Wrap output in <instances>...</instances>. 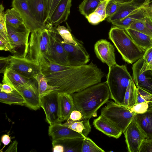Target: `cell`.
Masks as SVG:
<instances>
[{
    "instance_id": "d590c367",
    "label": "cell",
    "mask_w": 152,
    "mask_h": 152,
    "mask_svg": "<svg viewBox=\"0 0 152 152\" xmlns=\"http://www.w3.org/2000/svg\"><path fill=\"white\" fill-rule=\"evenodd\" d=\"M128 28L142 33L151 37L150 34L146 27L144 18L134 21Z\"/></svg>"
},
{
    "instance_id": "277c9868",
    "label": "cell",
    "mask_w": 152,
    "mask_h": 152,
    "mask_svg": "<svg viewBox=\"0 0 152 152\" xmlns=\"http://www.w3.org/2000/svg\"><path fill=\"white\" fill-rule=\"evenodd\" d=\"M136 113L112 100L102 108L100 115L124 133Z\"/></svg>"
},
{
    "instance_id": "74e56055",
    "label": "cell",
    "mask_w": 152,
    "mask_h": 152,
    "mask_svg": "<svg viewBox=\"0 0 152 152\" xmlns=\"http://www.w3.org/2000/svg\"><path fill=\"white\" fill-rule=\"evenodd\" d=\"M61 0H45L47 12L48 22ZM46 22V23H47Z\"/></svg>"
},
{
    "instance_id": "3957f363",
    "label": "cell",
    "mask_w": 152,
    "mask_h": 152,
    "mask_svg": "<svg viewBox=\"0 0 152 152\" xmlns=\"http://www.w3.org/2000/svg\"><path fill=\"white\" fill-rule=\"evenodd\" d=\"M133 80L125 65L117 64L109 67L106 81L108 87L111 99L123 105L125 93L130 80Z\"/></svg>"
},
{
    "instance_id": "c3c4849f",
    "label": "cell",
    "mask_w": 152,
    "mask_h": 152,
    "mask_svg": "<svg viewBox=\"0 0 152 152\" xmlns=\"http://www.w3.org/2000/svg\"><path fill=\"white\" fill-rule=\"evenodd\" d=\"M0 92L6 93L12 92L14 90L11 86L6 83H1L0 85Z\"/></svg>"
},
{
    "instance_id": "b9f144b4",
    "label": "cell",
    "mask_w": 152,
    "mask_h": 152,
    "mask_svg": "<svg viewBox=\"0 0 152 152\" xmlns=\"http://www.w3.org/2000/svg\"><path fill=\"white\" fill-rule=\"evenodd\" d=\"M150 104L146 102L137 103L129 109L132 112L136 113L142 114L148 111Z\"/></svg>"
},
{
    "instance_id": "d6986e66",
    "label": "cell",
    "mask_w": 152,
    "mask_h": 152,
    "mask_svg": "<svg viewBox=\"0 0 152 152\" xmlns=\"http://www.w3.org/2000/svg\"><path fill=\"white\" fill-rule=\"evenodd\" d=\"M150 2L149 0H146L142 4H137L133 2L128 3L118 4L116 11L113 15L107 18V20L111 23L124 18L133 12L147 7Z\"/></svg>"
},
{
    "instance_id": "7dc6e473",
    "label": "cell",
    "mask_w": 152,
    "mask_h": 152,
    "mask_svg": "<svg viewBox=\"0 0 152 152\" xmlns=\"http://www.w3.org/2000/svg\"><path fill=\"white\" fill-rule=\"evenodd\" d=\"M0 50L11 52V48L9 42L2 36L0 35Z\"/></svg>"
},
{
    "instance_id": "681fc988",
    "label": "cell",
    "mask_w": 152,
    "mask_h": 152,
    "mask_svg": "<svg viewBox=\"0 0 152 152\" xmlns=\"http://www.w3.org/2000/svg\"><path fill=\"white\" fill-rule=\"evenodd\" d=\"M144 21L146 27L152 38V20L148 16L144 18Z\"/></svg>"
},
{
    "instance_id": "e575fe53",
    "label": "cell",
    "mask_w": 152,
    "mask_h": 152,
    "mask_svg": "<svg viewBox=\"0 0 152 152\" xmlns=\"http://www.w3.org/2000/svg\"><path fill=\"white\" fill-rule=\"evenodd\" d=\"M5 12L4 7L1 4L0 5V35L2 36L9 42Z\"/></svg>"
},
{
    "instance_id": "f35d334b",
    "label": "cell",
    "mask_w": 152,
    "mask_h": 152,
    "mask_svg": "<svg viewBox=\"0 0 152 152\" xmlns=\"http://www.w3.org/2000/svg\"><path fill=\"white\" fill-rule=\"evenodd\" d=\"M85 118V117L83 113L80 111L75 108L71 112L66 122H75L81 121Z\"/></svg>"
},
{
    "instance_id": "4dcf8cb0",
    "label": "cell",
    "mask_w": 152,
    "mask_h": 152,
    "mask_svg": "<svg viewBox=\"0 0 152 152\" xmlns=\"http://www.w3.org/2000/svg\"><path fill=\"white\" fill-rule=\"evenodd\" d=\"M103 0H83L79 6L80 13L85 17L94 12Z\"/></svg>"
},
{
    "instance_id": "5bb4252c",
    "label": "cell",
    "mask_w": 152,
    "mask_h": 152,
    "mask_svg": "<svg viewBox=\"0 0 152 152\" xmlns=\"http://www.w3.org/2000/svg\"><path fill=\"white\" fill-rule=\"evenodd\" d=\"M12 6L20 13L23 19L25 25L31 32L38 29L45 28V26L37 21L30 11L27 1L13 0Z\"/></svg>"
},
{
    "instance_id": "cb8c5ba5",
    "label": "cell",
    "mask_w": 152,
    "mask_h": 152,
    "mask_svg": "<svg viewBox=\"0 0 152 152\" xmlns=\"http://www.w3.org/2000/svg\"><path fill=\"white\" fill-rule=\"evenodd\" d=\"M125 30L134 42L140 47L146 50L152 47V38L149 36L129 28Z\"/></svg>"
},
{
    "instance_id": "d6a6232c",
    "label": "cell",
    "mask_w": 152,
    "mask_h": 152,
    "mask_svg": "<svg viewBox=\"0 0 152 152\" xmlns=\"http://www.w3.org/2000/svg\"><path fill=\"white\" fill-rule=\"evenodd\" d=\"M103 149L96 145L90 138H83L81 152H104Z\"/></svg>"
},
{
    "instance_id": "7bdbcfd3",
    "label": "cell",
    "mask_w": 152,
    "mask_h": 152,
    "mask_svg": "<svg viewBox=\"0 0 152 152\" xmlns=\"http://www.w3.org/2000/svg\"><path fill=\"white\" fill-rule=\"evenodd\" d=\"M118 4L112 0H109L107 5L106 12L107 18L114 14L116 11Z\"/></svg>"
},
{
    "instance_id": "8992f818",
    "label": "cell",
    "mask_w": 152,
    "mask_h": 152,
    "mask_svg": "<svg viewBox=\"0 0 152 152\" xmlns=\"http://www.w3.org/2000/svg\"><path fill=\"white\" fill-rule=\"evenodd\" d=\"M11 52L25 58L28 50L29 36L31 32L25 24L14 27L6 23Z\"/></svg>"
},
{
    "instance_id": "bcb514c9",
    "label": "cell",
    "mask_w": 152,
    "mask_h": 152,
    "mask_svg": "<svg viewBox=\"0 0 152 152\" xmlns=\"http://www.w3.org/2000/svg\"><path fill=\"white\" fill-rule=\"evenodd\" d=\"M10 56H1L0 58V72L3 73L6 69L9 66L10 63Z\"/></svg>"
},
{
    "instance_id": "ee69618b",
    "label": "cell",
    "mask_w": 152,
    "mask_h": 152,
    "mask_svg": "<svg viewBox=\"0 0 152 152\" xmlns=\"http://www.w3.org/2000/svg\"><path fill=\"white\" fill-rule=\"evenodd\" d=\"M152 152V138H145L142 142L139 152Z\"/></svg>"
},
{
    "instance_id": "ba28073f",
    "label": "cell",
    "mask_w": 152,
    "mask_h": 152,
    "mask_svg": "<svg viewBox=\"0 0 152 152\" xmlns=\"http://www.w3.org/2000/svg\"><path fill=\"white\" fill-rule=\"evenodd\" d=\"M10 56V64L7 68L28 78H34L41 70V66L37 64L26 58L15 55Z\"/></svg>"
},
{
    "instance_id": "2e32d148",
    "label": "cell",
    "mask_w": 152,
    "mask_h": 152,
    "mask_svg": "<svg viewBox=\"0 0 152 152\" xmlns=\"http://www.w3.org/2000/svg\"><path fill=\"white\" fill-rule=\"evenodd\" d=\"M94 51L97 57L110 67L117 64L113 46L106 39L98 41L94 45Z\"/></svg>"
},
{
    "instance_id": "db71d44e",
    "label": "cell",
    "mask_w": 152,
    "mask_h": 152,
    "mask_svg": "<svg viewBox=\"0 0 152 152\" xmlns=\"http://www.w3.org/2000/svg\"><path fill=\"white\" fill-rule=\"evenodd\" d=\"M147 16L152 20V1H151L146 8Z\"/></svg>"
},
{
    "instance_id": "1f68e13d",
    "label": "cell",
    "mask_w": 152,
    "mask_h": 152,
    "mask_svg": "<svg viewBox=\"0 0 152 152\" xmlns=\"http://www.w3.org/2000/svg\"><path fill=\"white\" fill-rule=\"evenodd\" d=\"M56 29L64 43L76 45L80 43L73 36L69 30L64 26L58 25Z\"/></svg>"
},
{
    "instance_id": "e0dca14e",
    "label": "cell",
    "mask_w": 152,
    "mask_h": 152,
    "mask_svg": "<svg viewBox=\"0 0 152 152\" xmlns=\"http://www.w3.org/2000/svg\"><path fill=\"white\" fill-rule=\"evenodd\" d=\"M71 6L72 0H61L50 19L46 23L45 28L48 29L56 28L58 25L66 21L69 15Z\"/></svg>"
},
{
    "instance_id": "7a4b0ae2",
    "label": "cell",
    "mask_w": 152,
    "mask_h": 152,
    "mask_svg": "<svg viewBox=\"0 0 152 152\" xmlns=\"http://www.w3.org/2000/svg\"><path fill=\"white\" fill-rule=\"evenodd\" d=\"M109 37L123 60L129 64L142 58L146 51L136 44L125 29L114 26L110 30Z\"/></svg>"
},
{
    "instance_id": "9f6ffc18",
    "label": "cell",
    "mask_w": 152,
    "mask_h": 152,
    "mask_svg": "<svg viewBox=\"0 0 152 152\" xmlns=\"http://www.w3.org/2000/svg\"><path fill=\"white\" fill-rule=\"evenodd\" d=\"M146 0H134L133 2L137 4H142ZM150 0V1H152V0Z\"/></svg>"
},
{
    "instance_id": "9a60e30c",
    "label": "cell",
    "mask_w": 152,
    "mask_h": 152,
    "mask_svg": "<svg viewBox=\"0 0 152 152\" xmlns=\"http://www.w3.org/2000/svg\"><path fill=\"white\" fill-rule=\"evenodd\" d=\"M49 135L52 138V144L63 140L84 138L78 133L67 126L58 122L50 125L48 127Z\"/></svg>"
},
{
    "instance_id": "484cf974",
    "label": "cell",
    "mask_w": 152,
    "mask_h": 152,
    "mask_svg": "<svg viewBox=\"0 0 152 152\" xmlns=\"http://www.w3.org/2000/svg\"><path fill=\"white\" fill-rule=\"evenodd\" d=\"M137 121L147 135V138H152V116L148 111L142 114L136 113Z\"/></svg>"
},
{
    "instance_id": "ac0fdd59",
    "label": "cell",
    "mask_w": 152,
    "mask_h": 152,
    "mask_svg": "<svg viewBox=\"0 0 152 152\" xmlns=\"http://www.w3.org/2000/svg\"><path fill=\"white\" fill-rule=\"evenodd\" d=\"M59 118L60 122L67 120L75 107L71 94L58 93Z\"/></svg>"
},
{
    "instance_id": "836d02e7",
    "label": "cell",
    "mask_w": 152,
    "mask_h": 152,
    "mask_svg": "<svg viewBox=\"0 0 152 152\" xmlns=\"http://www.w3.org/2000/svg\"><path fill=\"white\" fill-rule=\"evenodd\" d=\"M73 66L61 65L49 61H48V65L46 67L41 69V70L42 72L45 75L67 69Z\"/></svg>"
},
{
    "instance_id": "4316f807",
    "label": "cell",
    "mask_w": 152,
    "mask_h": 152,
    "mask_svg": "<svg viewBox=\"0 0 152 152\" xmlns=\"http://www.w3.org/2000/svg\"><path fill=\"white\" fill-rule=\"evenodd\" d=\"M89 119L85 118L81 121L74 122H66L64 125L82 135L84 138L87 137L91 131V127Z\"/></svg>"
},
{
    "instance_id": "7c38bea8",
    "label": "cell",
    "mask_w": 152,
    "mask_h": 152,
    "mask_svg": "<svg viewBox=\"0 0 152 152\" xmlns=\"http://www.w3.org/2000/svg\"><path fill=\"white\" fill-rule=\"evenodd\" d=\"M41 107L44 111L46 121L50 125L60 122L58 92L53 91L41 97Z\"/></svg>"
},
{
    "instance_id": "83f0119b",
    "label": "cell",
    "mask_w": 152,
    "mask_h": 152,
    "mask_svg": "<svg viewBox=\"0 0 152 152\" xmlns=\"http://www.w3.org/2000/svg\"><path fill=\"white\" fill-rule=\"evenodd\" d=\"M38 84V88L40 98L53 91H56V88L49 84L45 76L41 70L34 77Z\"/></svg>"
},
{
    "instance_id": "d4e9b609",
    "label": "cell",
    "mask_w": 152,
    "mask_h": 152,
    "mask_svg": "<svg viewBox=\"0 0 152 152\" xmlns=\"http://www.w3.org/2000/svg\"><path fill=\"white\" fill-rule=\"evenodd\" d=\"M137 88L133 80H130L127 88L123 106L130 108L137 103Z\"/></svg>"
},
{
    "instance_id": "f1b7e54d",
    "label": "cell",
    "mask_w": 152,
    "mask_h": 152,
    "mask_svg": "<svg viewBox=\"0 0 152 152\" xmlns=\"http://www.w3.org/2000/svg\"><path fill=\"white\" fill-rule=\"evenodd\" d=\"M0 102L10 105L13 104L23 106L25 104L23 98L20 93L16 90L10 93L0 92Z\"/></svg>"
},
{
    "instance_id": "f5cc1de1",
    "label": "cell",
    "mask_w": 152,
    "mask_h": 152,
    "mask_svg": "<svg viewBox=\"0 0 152 152\" xmlns=\"http://www.w3.org/2000/svg\"><path fill=\"white\" fill-rule=\"evenodd\" d=\"M53 152H64V146L60 144H56L53 146Z\"/></svg>"
},
{
    "instance_id": "4fadbf2b",
    "label": "cell",
    "mask_w": 152,
    "mask_h": 152,
    "mask_svg": "<svg viewBox=\"0 0 152 152\" xmlns=\"http://www.w3.org/2000/svg\"><path fill=\"white\" fill-rule=\"evenodd\" d=\"M25 101L24 105L36 110L41 107V98L37 87L35 84L30 81L27 83L17 88Z\"/></svg>"
},
{
    "instance_id": "816d5d0a",
    "label": "cell",
    "mask_w": 152,
    "mask_h": 152,
    "mask_svg": "<svg viewBox=\"0 0 152 152\" xmlns=\"http://www.w3.org/2000/svg\"><path fill=\"white\" fill-rule=\"evenodd\" d=\"M18 143L16 140L14 141L10 145L5 152H17Z\"/></svg>"
},
{
    "instance_id": "f907efd6",
    "label": "cell",
    "mask_w": 152,
    "mask_h": 152,
    "mask_svg": "<svg viewBox=\"0 0 152 152\" xmlns=\"http://www.w3.org/2000/svg\"><path fill=\"white\" fill-rule=\"evenodd\" d=\"M1 142L4 145L3 148L7 145H8L11 141V137L9 134H4L3 135L1 138Z\"/></svg>"
},
{
    "instance_id": "52a82bcc",
    "label": "cell",
    "mask_w": 152,
    "mask_h": 152,
    "mask_svg": "<svg viewBox=\"0 0 152 152\" xmlns=\"http://www.w3.org/2000/svg\"><path fill=\"white\" fill-rule=\"evenodd\" d=\"M123 133L128 151L139 152L147 135L137 121L135 116Z\"/></svg>"
},
{
    "instance_id": "60d3db41",
    "label": "cell",
    "mask_w": 152,
    "mask_h": 152,
    "mask_svg": "<svg viewBox=\"0 0 152 152\" xmlns=\"http://www.w3.org/2000/svg\"><path fill=\"white\" fill-rule=\"evenodd\" d=\"M142 58L145 70H152V47L146 50Z\"/></svg>"
},
{
    "instance_id": "8fae6325",
    "label": "cell",
    "mask_w": 152,
    "mask_h": 152,
    "mask_svg": "<svg viewBox=\"0 0 152 152\" xmlns=\"http://www.w3.org/2000/svg\"><path fill=\"white\" fill-rule=\"evenodd\" d=\"M61 43L66 51L70 66H80L86 64L90 57L82 44L65 43L62 39Z\"/></svg>"
},
{
    "instance_id": "f546056e",
    "label": "cell",
    "mask_w": 152,
    "mask_h": 152,
    "mask_svg": "<svg viewBox=\"0 0 152 152\" xmlns=\"http://www.w3.org/2000/svg\"><path fill=\"white\" fill-rule=\"evenodd\" d=\"M5 13L7 24L14 27H18L24 24L21 15L15 8L7 10Z\"/></svg>"
},
{
    "instance_id": "30bf717a",
    "label": "cell",
    "mask_w": 152,
    "mask_h": 152,
    "mask_svg": "<svg viewBox=\"0 0 152 152\" xmlns=\"http://www.w3.org/2000/svg\"><path fill=\"white\" fill-rule=\"evenodd\" d=\"M49 30L50 48V61L59 64L69 66L67 53L61 43L62 38L56 28Z\"/></svg>"
},
{
    "instance_id": "680465c9",
    "label": "cell",
    "mask_w": 152,
    "mask_h": 152,
    "mask_svg": "<svg viewBox=\"0 0 152 152\" xmlns=\"http://www.w3.org/2000/svg\"><path fill=\"white\" fill-rule=\"evenodd\" d=\"M19 1H27V0H18Z\"/></svg>"
},
{
    "instance_id": "f6af8a7d",
    "label": "cell",
    "mask_w": 152,
    "mask_h": 152,
    "mask_svg": "<svg viewBox=\"0 0 152 152\" xmlns=\"http://www.w3.org/2000/svg\"><path fill=\"white\" fill-rule=\"evenodd\" d=\"M88 22L93 25H96L103 21L100 17L94 12L86 17Z\"/></svg>"
},
{
    "instance_id": "8d00e7d4",
    "label": "cell",
    "mask_w": 152,
    "mask_h": 152,
    "mask_svg": "<svg viewBox=\"0 0 152 152\" xmlns=\"http://www.w3.org/2000/svg\"><path fill=\"white\" fill-rule=\"evenodd\" d=\"M138 90L137 103L143 102L152 103V94L137 87Z\"/></svg>"
},
{
    "instance_id": "ab89813d",
    "label": "cell",
    "mask_w": 152,
    "mask_h": 152,
    "mask_svg": "<svg viewBox=\"0 0 152 152\" xmlns=\"http://www.w3.org/2000/svg\"><path fill=\"white\" fill-rule=\"evenodd\" d=\"M109 1V0H103L102 1L94 12L103 20L107 18L106 9L107 5Z\"/></svg>"
},
{
    "instance_id": "44dd1931",
    "label": "cell",
    "mask_w": 152,
    "mask_h": 152,
    "mask_svg": "<svg viewBox=\"0 0 152 152\" xmlns=\"http://www.w3.org/2000/svg\"><path fill=\"white\" fill-rule=\"evenodd\" d=\"M3 74L2 83L9 85L15 90L31 81V79L9 68L6 69Z\"/></svg>"
},
{
    "instance_id": "6f0895ef",
    "label": "cell",
    "mask_w": 152,
    "mask_h": 152,
    "mask_svg": "<svg viewBox=\"0 0 152 152\" xmlns=\"http://www.w3.org/2000/svg\"><path fill=\"white\" fill-rule=\"evenodd\" d=\"M148 111L150 113L152 116V106H151L148 109Z\"/></svg>"
},
{
    "instance_id": "6da1fadb",
    "label": "cell",
    "mask_w": 152,
    "mask_h": 152,
    "mask_svg": "<svg viewBox=\"0 0 152 152\" xmlns=\"http://www.w3.org/2000/svg\"><path fill=\"white\" fill-rule=\"evenodd\" d=\"M75 108L80 111L86 118L97 116V112L111 99L106 82L99 83L71 94Z\"/></svg>"
},
{
    "instance_id": "7402d4cb",
    "label": "cell",
    "mask_w": 152,
    "mask_h": 152,
    "mask_svg": "<svg viewBox=\"0 0 152 152\" xmlns=\"http://www.w3.org/2000/svg\"><path fill=\"white\" fill-rule=\"evenodd\" d=\"M93 125L96 129L110 137L118 139L122 133L100 115L94 120Z\"/></svg>"
},
{
    "instance_id": "11a10c76",
    "label": "cell",
    "mask_w": 152,
    "mask_h": 152,
    "mask_svg": "<svg viewBox=\"0 0 152 152\" xmlns=\"http://www.w3.org/2000/svg\"><path fill=\"white\" fill-rule=\"evenodd\" d=\"M118 4H124L131 3L134 0H112Z\"/></svg>"
},
{
    "instance_id": "9c48e42d",
    "label": "cell",
    "mask_w": 152,
    "mask_h": 152,
    "mask_svg": "<svg viewBox=\"0 0 152 152\" xmlns=\"http://www.w3.org/2000/svg\"><path fill=\"white\" fill-rule=\"evenodd\" d=\"M142 58L134 63L132 66L133 79L137 87L152 94V70H145Z\"/></svg>"
},
{
    "instance_id": "5b68a950",
    "label": "cell",
    "mask_w": 152,
    "mask_h": 152,
    "mask_svg": "<svg viewBox=\"0 0 152 152\" xmlns=\"http://www.w3.org/2000/svg\"><path fill=\"white\" fill-rule=\"evenodd\" d=\"M41 30L38 29L31 32L25 58L36 63L42 69L48 65L50 56L43 42Z\"/></svg>"
},
{
    "instance_id": "603a6c76",
    "label": "cell",
    "mask_w": 152,
    "mask_h": 152,
    "mask_svg": "<svg viewBox=\"0 0 152 152\" xmlns=\"http://www.w3.org/2000/svg\"><path fill=\"white\" fill-rule=\"evenodd\" d=\"M147 7L136 10L126 17L113 21L111 23L114 26L124 29L128 28L134 21L142 19L147 16L146 10Z\"/></svg>"
},
{
    "instance_id": "ffe728a7",
    "label": "cell",
    "mask_w": 152,
    "mask_h": 152,
    "mask_svg": "<svg viewBox=\"0 0 152 152\" xmlns=\"http://www.w3.org/2000/svg\"><path fill=\"white\" fill-rule=\"evenodd\" d=\"M29 9L37 20L45 26L47 12L45 0H27Z\"/></svg>"
}]
</instances>
